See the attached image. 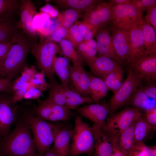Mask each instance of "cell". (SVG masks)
<instances>
[{
    "mask_svg": "<svg viewBox=\"0 0 156 156\" xmlns=\"http://www.w3.org/2000/svg\"><path fill=\"white\" fill-rule=\"evenodd\" d=\"M31 131L18 112L14 129L3 138L1 156H41L36 151Z\"/></svg>",
    "mask_w": 156,
    "mask_h": 156,
    "instance_id": "2",
    "label": "cell"
},
{
    "mask_svg": "<svg viewBox=\"0 0 156 156\" xmlns=\"http://www.w3.org/2000/svg\"><path fill=\"white\" fill-rule=\"evenodd\" d=\"M142 27L146 55L156 53V34L154 28L143 18Z\"/></svg>",
    "mask_w": 156,
    "mask_h": 156,
    "instance_id": "25",
    "label": "cell"
},
{
    "mask_svg": "<svg viewBox=\"0 0 156 156\" xmlns=\"http://www.w3.org/2000/svg\"><path fill=\"white\" fill-rule=\"evenodd\" d=\"M34 43L22 31H18L0 69V78L12 81L24 67Z\"/></svg>",
    "mask_w": 156,
    "mask_h": 156,
    "instance_id": "3",
    "label": "cell"
},
{
    "mask_svg": "<svg viewBox=\"0 0 156 156\" xmlns=\"http://www.w3.org/2000/svg\"><path fill=\"white\" fill-rule=\"evenodd\" d=\"M0 92L14 94V89L12 81L7 78H0Z\"/></svg>",
    "mask_w": 156,
    "mask_h": 156,
    "instance_id": "44",
    "label": "cell"
},
{
    "mask_svg": "<svg viewBox=\"0 0 156 156\" xmlns=\"http://www.w3.org/2000/svg\"><path fill=\"white\" fill-rule=\"evenodd\" d=\"M59 44L64 56L71 60L73 65H81L84 60L77 53L70 42L64 39L60 42Z\"/></svg>",
    "mask_w": 156,
    "mask_h": 156,
    "instance_id": "32",
    "label": "cell"
},
{
    "mask_svg": "<svg viewBox=\"0 0 156 156\" xmlns=\"http://www.w3.org/2000/svg\"><path fill=\"white\" fill-rule=\"evenodd\" d=\"M135 122L120 133L119 135L117 144L125 156H129L133 145Z\"/></svg>",
    "mask_w": 156,
    "mask_h": 156,
    "instance_id": "29",
    "label": "cell"
},
{
    "mask_svg": "<svg viewBox=\"0 0 156 156\" xmlns=\"http://www.w3.org/2000/svg\"><path fill=\"white\" fill-rule=\"evenodd\" d=\"M70 60L65 57H55L53 60L52 68L54 73L58 76L60 81V84L64 87L70 88L69 75L71 66Z\"/></svg>",
    "mask_w": 156,
    "mask_h": 156,
    "instance_id": "21",
    "label": "cell"
},
{
    "mask_svg": "<svg viewBox=\"0 0 156 156\" xmlns=\"http://www.w3.org/2000/svg\"><path fill=\"white\" fill-rule=\"evenodd\" d=\"M62 87L66 106L71 109H76L82 105L95 103L90 97L82 96L74 90Z\"/></svg>",
    "mask_w": 156,
    "mask_h": 156,
    "instance_id": "26",
    "label": "cell"
},
{
    "mask_svg": "<svg viewBox=\"0 0 156 156\" xmlns=\"http://www.w3.org/2000/svg\"><path fill=\"white\" fill-rule=\"evenodd\" d=\"M129 156H150L149 148L144 141L138 142L133 145Z\"/></svg>",
    "mask_w": 156,
    "mask_h": 156,
    "instance_id": "39",
    "label": "cell"
},
{
    "mask_svg": "<svg viewBox=\"0 0 156 156\" xmlns=\"http://www.w3.org/2000/svg\"><path fill=\"white\" fill-rule=\"evenodd\" d=\"M73 129L71 124L61 123L56 133L52 148L57 156H69Z\"/></svg>",
    "mask_w": 156,
    "mask_h": 156,
    "instance_id": "15",
    "label": "cell"
},
{
    "mask_svg": "<svg viewBox=\"0 0 156 156\" xmlns=\"http://www.w3.org/2000/svg\"><path fill=\"white\" fill-rule=\"evenodd\" d=\"M88 155V156H94V155Z\"/></svg>",
    "mask_w": 156,
    "mask_h": 156,
    "instance_id": "56",
    "label": "cell"
},
{
    "mask_svg": "<svg viewBox=\"0 0 156 156\" xmlns=\"http://www.w3.org/2000/svg\"><path fill=\"white\" fill-rule=\"evenodd\" d=\"M90 129L94 138V156H112L118 141V132L106 125L101 128L93 124Z\"/></svg>",
    "mask_w": 156,
    "mask_h": 156,
    "instance_id": "7",
    "label": "cell"
},
{
    "mask_svg": "<svg viewBox=\"0 0 156 156\" xmlns=\"http://www.w3.org/2000/svg\"><path fill=\"white\" fill-rule=\"evenodd\" d=\"M37 13L36 8L31 0H22L19 12L20 19L16 23V27L21 29L25 35L33 43L34 40L36 38V31L33 23V18Z\"/></svg>",
    "mask_w": 156,
    "mask_h": 156,
    "instance_id": "11",
    "label": "cell"
},
{
    "mask_svg": "<svg viewBox=\"0 0 156 156\" xmlns=\"http://www.w3.org/2000/svg\"><path fill=\"white\" fill-rule=\"evenodd\" d=\"M40 10L43 13L47 14L51 18L57 17L59 13L57 9L49 3L47 4L40 8Z\"/></svg>",
    "mask_w": 156,
    "mask_h": 156,
    "instance_id": "45",
    "label": "cell"
},
{
    "mask_svg": "<svg viewBox=\"0 0 156 156\" xmlns=\"http://www.w3.org/2000/svg\"><path fill=\"white\" fill-rule=\"evenodd\" d=\"M117 144L114 148L113 153L112 156H125L120 149Z\"/></svg>",
    "mask_w": 156,
    "mask_h": 156,
    "instance_id": "51",
    "label": "cell"
},
{
    "mask_svg": "<svg viewBox=\"0 0 156 156\" xmlns=\"http://www.w3.org/2000/svg\"><path fill=\"white\" fill-rule=\"evenodd\" d=\"M109 29L105 27L99 29L95 36L99 56L108 57L120 64L122 62L116 56Z\"/></svg>",
    "mask_w": 156,
    "mask_h": 156,
    "instance_id": "16",
    "label": "cell"
},
{
    "mask_svg": "<svg viewBox=\"0 0 156 156\" xmlns=\"http://www.w3.org/2000/svg\"><path fill=\"white\" fill-rule=\"evenodd\" d=\"M124 70L119 65L103 79L109 90L114 94L123 83Z\"/></svg>",
    "mask_w": 156,
    "mask_h": 156,
    "instance_id": "31",
    "label": "cell"
},
{
    "mask_svg": "<svg viewBox=\"0 0 156 156\" xmlns=\"http://www.w3.org/2000/svg\"><path fill=\"white\" fill-rule=\"evenodd\" d=\"M16 23L0 22V42L10 41L14 38L18 30Z\"/></svg>",
    "mask_w": 156,
    "mask_h": 156,
    "instance_id": "34",
    "label": "cell"
},
{
    "mask_svg": "<svg viewBox=\"0 0 156 156\" xmlns=\"http://www.w3.org/2000/svg\"><path fill=\"white\" fill-rule=\"evenodd\" d=\"M145 9L156 5V0H140Z\"/></svg>",
    "mask_w": 156,
    "mask_h": 156,
    "instance_id": "49",
    "label": "cell"
},
{
    "mask_svg": "<svg viewBox=\"0 0 156 156\" xmlns=\"http://www.w3.org/2000/svg\"><path fill=\"white\" fill-rule=\"evenodd\" d=\"M26 103L18 105L19 114L28 124L33 135V139L37 153L42 156L49 149L62 122L51 123L36 115L33 105Z\"/></svg>",
    "mask_w": 156,
    "mask_h": 156,
    "instance_id": "1",
    "label": "cell"
},
{
    "mask_svg": "<svg viewBox=\"0 0 156 156\" xmlns=\"http://www.w3.org/2000/svg\"><path fill=\"white\" fill-rule=\"evenodd\" d=\"M76 109L81 116L103 128L106 125L105 120L110 111V104L109 103L92 104L78 107Z\"/></svg>",
    "mask_w": 156,
    "mask_h": 156,
    "instance_id": "13",
    "label": "cell"
},
{
    "mask_svg": "<svg viewBox=\"0 0 156 156\" xmlns=\"http://www.w3.org/2000/svg\"><path fill=\"white\" fill-rule=\"evenodd\" d=\"M113 12V6L103 1L86 12L83 21L96 32L111 22Z\"/></svg>",
    "mask_w": 156,
    "mask_h": 156,
    "instance_id": "10",
    "label": "cell"
},
{
    "mask_svg": "<svg viewBox=\"0 0 156 156\" xmlns=\"http://www.w3.org/2000/svg\"><path fill=\"white\" fill-rule=\"evenodd\" d=\"M33 111L36 115L46 120L52 113V108L47 98L38 106L33 105Z\"/></svg>",
    "mask_w": 156,
    "mask_h": 156,
    "instance_id": "37",
    "label": "cell"
},
{
    "mask_svg": "<svg viewBox=\"0 0 156 156\" xmlns=\"http://www.w3.org/2000/svg\"><path fill=\"white\" fill-rule=\"evenodd\" d=\"M150 156H156V145L149 146Z\"/></svg>",
    "mask_w": 156,
    "mask_h": 156,
    "instance_id": "53",
    "label": "cell"
},
{
    "mask_svg": "<svg viewBox=\"0 0 156 156\" xmlns=\"http://www.w3.org/2000/svg\"><path fill=\"white\" fill-rule=\"evenodd\" d=\"M56 43L48 38L35 43L30 52L36 59L38 67L51 82L57 81L52 68L56 54L60 48Z\"/></svg>",
    "mask_w": 156,
    "mask_h": 156,
    "instance_id": "5",
    "label": "cell"
},
{
    "mask_svg": "<svg viewBox=\"0 0 156 156\" xmlns=\"http://www.w3.org/2000/svg\"><path fill=\"white\" fill-rule=\"evenodd\" d=\"M142 18V13L130 4L113 6L112 29L129 30Z\"/></svg>",
    "mask_w": 156,
    "mask_h": 156,
    "instance_id": "9",
    "label": "cell"
},
{
    "mask_svg": "<svg viewBox=\"0 0 156 156\" xmlns=\"http://www.w3.org/2000/svg\"><path fill=\"white\" fill-rule=\"evenodd\" d=\"M156 127L150 124L145 116L142 115L135 122L134 130L133 145L136 143L144 141L152 131H155Z\"/></svg>",
    "mask_w": 156,
    "mask_h": 156,
    "instance_id": "28",
    "label": "cell"
},
{
    "mask_svg": "<svg viewBox=\"0 0 156 156\" xmlns=\"http://www.w3.org/2000/svg\"><path fill=\"white\" fill-rule=\"evenodd\" d=\"M143 79L132 68H129L126 79L110 100V115L114 114L117 110L127 103L133 93L142 86Z\"/></svg>",
    "mask_w": 156,
    "mask_h": 156,
    "instance_id": "6",
    "label": "cell"
},
{
    "mask_svg": "<svg viewBox=\"0 0 156 156\" xmlns=\"http://www.w3.org/2000/svg\"><path fill=\"white\" fill-rule=\"evenodd\" d=\"M68 29L61 26L51 34L48 38L55 43L60 42L63 39H65Z\"/></svg>",
    "mask_w": 156,
    "mask_h": 156,
    "instance_id": "41",
    "label": "cell"
},
{
    "mask_svg": "<svg viewBox=\"0 0 156 156\" xmlns=\"http://www.w3.org/2000/svg\"><path fill=\"white\" fill-rule=\"evenodd\" d=\"M69 79L75 90L83 96H88L90 95V74L85 70L81 65H73L71 66Z\"/></svg>",
    "mask_w": 156,
    "mask_h": 156,
    "instance_id": "17",
    "label": "cell"
},
{
    "mask_svg": "<svg viewBox=\"0 0 156 156\" xmlns=\"http://www.w3.org/2000/svg\"><path fill=\"white\" fill-rule=\"evenodd\" d=\"M140 109L127 107L107 119L106 125L120 133L135 123L142 115Z\"/></svg>",
    "mask_w": 156,
    "mask_h": 156,
    "instance_id": "12",
    "label": "cell"
},
{
    "mask_svg": "<svg viewBox=\"0 0 156 156\" xmlns=\"http://www.w3.org/2000/svg\"><path fill=\"white\" fill-rule=\"evenodd\" d=\"M141 88L148 96L156 99V87L155 85H149L145 86H140Z\"/></svg>",
    "mask_w": 156,
    "mask_h": 156,
    "instance_id": "47",
    "label": "cell"
},
{
    "mask_svg": "<svg viewBox=\"0 0 156 156\" xmlns=\"http://www.w3.org/2000/svg\"><path fill=\"white\" fill-rule=\"evenodd\" d=\"M49 88L48 97L57 104L66 106V102L62 86L57 81L52 82H51Z\"/></svg>",
    "mask_w": 156,
    "mask_h": 156,
    "instance_id": "35",
    "label": "cell"
},
{
    "mask_svg": "<svg viewBox=\"0 0 156 156\" xmlns=\"http://www.w3.org/2000/svg\"><path fill=\"white\" fill-rule=\"evenodd\" d=\"M82 12L72 9L67 10L59 13L57 19L62 26L68 29L77 22Z\"/></svg>",
    "mask_w": 156,
    "mask_h": 156,
    "instance_id": "33",
    "label": "cell"
},
{
    "mask_svg": "<svg viewBox=\"0 0 156 156\" xmlns=\"http://www.w3.org/2000/svg\"><path fill=\"white\" fill-rule=\"evenodd\" d=\"M86 62L92 72L102 79L120 65L118 63L104 56H96Z\"/></svg>",
    "mask_w": 156,
    "mask_h": 156,
    "instance_id": "20",
    "label": "cell"
},
{
    "mask_svg": "<svg viewBox=\"0 0 156 156\" xmlns=\"http://www.w3.org/2000/svg\"><path fill=\"white\" fill-rule=\"evenodd\" d=\"M145 112V116L148 122L151 125L156 127V108Z\"/></svg>",
    "mask_w": 156,
    "mask_h": 156,
    "instance_id": "46",
    "label": "cell"
},
{
    "mask_svg": "<svg viewBox=\"0 0 156 156\" xmlns=\"http://www.w3.org/2000/svg\"><path fill=\"white\" fill-rule=\"evenodd\" d=\"M88 46L92 48L97 49V44L96 42L93 39L88 41H85Z\"/></svg>",
    "mask_w": 156,
    "mask_h": 156,
    "instance_id": "52",
    "label": "cell"
},
{
    "mask_svg": "<svg viewBox=\"0 0 156 156\" xmlns=\"http://www.w3.org/2000/svg\"><path fill=\"white\" fill-rule=\"evenodd\" d=\"M144 19L148 23L153 26L156 31V5L147 9V14Z\"/></svg>",
    "mask_w": 156,
    "mask_h": 156,
    "instance_id": "43",
    "label": "cell"
},
{
    "mask_svg": "<svg viewBox=\"0 0 156 156\" xmlns=\"http://www.w3.org/2000/svg\"><path fill=\"white\" fill-rule=\"evenodd\" d=\"M42 156H57L54 152L52 148L46 152Z\"/></svg>",
    "mask_w": 156,
    "mask_h": 156,
    "instance_id": "54",
    "label": "cell"
},
{
    "mask_svg": "<svg viewBox=\"0 0 156 156\" xmlns=\"http://www.w3.org/2000/svg\"><path fill=\"white\" fill-rule=\"evenodd\" d=\"M65 39L70 42L75 49L84 41L76 23L68 29L67 35Z\"/></svg>",
    "mask_w": 156,
    "mask_h": 156,
    "instance_id": "36",
    "label": "cell"
},
{
    "mask_svg": "<svg viewBox=\"0 0 156 156\" xmlns=\"http://www.w3.org/2000/svg\"><path fill=\"white\" fill-rule=\"evenodd\" d=\"M14 94L0 92V137L2 138L9 133L18 118V105L13 102Z\"/></svg>",
    "mask_w": 156,
    "mask_h": 156,
    "instance_id": "8",
    "label": "cell"
},
{
    "mask_svg": "<svg viewBox=\"0 0 156 156\" xmlns=\"http://www.w3.org/2000/svg\"><path fill=\"white\" fill-rule=\"evenodd\" d=\"M90 74V97L95 103H99L102 99L107 96L109 90L103 79Z\"/></svg>",
    "mask_w": 156,
    "mask_h": 156,
    "instance_id": "27",
    "label": "cell"
},
{
    "mask_svg": "<svg viewBox=\"0 0 156 156\" xmlns=\"http://www.w3.org/2000/svg\"><path fill=\"white\" fill-rule=\"evenodd\" d=\"M79 54L86 62L92 59L97 53V49L88 46L84 41L76 48Z\"/></svg>",
    "mask_w": 156,
    "mask_h": 156,
    "instance_id": "38",
    "label": "cell"
},
{
    "mask_svg": "<svg viewBox=\"0 0 156 156\" xmlns=\"http://www.w3.org/2000/svg\"><path fill=\"white\" fill-rule=\"evenodd\" d=\"M131 1V0H111L109 2L113 6H115L118 5L130 4Z\"/></svg>",
    "mask_w": 156,
    "mask_h": 156,
    "instance_id": "50",
    "label": "cell"
},
{
    "mask_svg": "<svg viewBox=\"0 0 156 156\" xmlns=\"http://www.w3.org/2000/svg\"><path fill=\"white\" fill-rule=\"evenodd\" d=\"M3 138L0 137V156H1V148L3 142Z\"/></svg>",
    "mask_w": 156,
    "mask_h": 156,
    "instance_id": "55",
    "label": "cell"
},
{
    "mask_svg": "<svg viewBox=\"0 0 156 156\" xmlns=\"http://www.w3.org/2000/svg\"><path fill=\"white\" fill-rule=\"evenodd\" d=\"M15 38L10 41L0 42V69L3 64Z\"/></svg>",
    "mask_w": 156,
    "mask_h": 156,
    "instance_id": "42",
    "label": "cell"
},
{
    "mask_svg": "<svg viewBox=\"0 0 156 156\" xmlns=\"http://www.w3.org/2000/svg\"><path fill=\"white\" fill-rule=\"evenodd\" d=\"M76 23L84 41H88L93 39L96 32L91 27L83 21H77Z\"/></svg>",
    "mask_w": 156,
    "mask_h": 156,
    "instance_id": "40",
    "label": "cell"
},
{
    "mask_svg": "<svg viewBox=\"0 0 156 156\" xmlns=\"http://www.w3.org/2000/svg\"><path fill=\"white\" fill-rule=\"evenodd\" d=\"M129 30L115 29L112 37L116 55L122 62L129 61L130 55V47Z\"/></svg>",
    "mask_w": 156,
    "mask_h": 156,
    "instance_id": "19",
    "label": "cell"
},
{
    "mask_svg": "<svg viewBox=\"0 0 156 156\" xmlns=\"http://www.w3.org/2000/svg\"><path fill=\"white\" fill-rule=\"evenodd\" d=\"M142 18L135 23L129 30L130 55L128 62L129 63L138 57L146 55L142 27Z\"/></svg>",
    "mask_w": 156,
    "mask_h": 156,
    "instance_id": "18",
    "label": "cell"
},
{
    "mask_svg": "<svg viewBox=\"0 0 156 156\" xmlns=\"http://www.w3.org/2000/svg\"><path fill=\"white\" fill-rule=\"evenodd\" d=\"M52 1L59 7L72 9L85 12L103 1L99 0H55Z\"/></svg>",
    "mask_w": 156,
    "mask_h": 156,
    "instance_id": "24",
    "label": "cell"
},
{
    "mask_svg": "<svg viewBox=\"0 0 156 156\" xmlns=\"http://www.w3.org/2000/svg\"><path fill=\"white\" fill-rule=\"evenodd\" d=\"M51 106L52 113L47 121L53 122L66 121L74 116V113L66 106H62L55 103L47 97Z\"/></svg>",
    "mask_w": 156,
    "mask_h": 156,
    "instance_id": "30",
    "label": "cell"
},
{
    "mask_svg": "<svg viewBox=\"0 0 156 156\" xmlns=\"http://www.w3.org/2000/svg\"><path fill=\"white\" fill-rule=\"evenodd\" d=\"M72 131L70 156H77L83 154L88 155L94 151V143L90 127L83 121L78 114L75 118Z\"/></svg>",
    "mask_w": 156,
    "mask_h": 156,
    "instance_id": "4",
    "label": "cell"
},
{
    "mask_svg": "<svg viewBox=\"0 0 156 156\" xmlns=\"http://www.w3.org/2000/svg\"><path fill=\"white\" fill-rule=\"evenodd\" d=\"M0 0V22H15L19 12L22 0Z\"/></svg>",
    "mask_w": 156,
    "mask_h": 156,
    "instance_id": "23",
    "label": "cell"
},
{
    "mask_svg": "<svg viewBox=\"0 0 156 156\" xmlns=\"http://www.w3.org/2000/svg\"><path fill=\"white\" fill-rule=\"evenodd\" d=\"M130 64L131 67L148 81L156 77V53L142 55L135 58Z\"/></svg>",
    "mask_w": 156,
    "mask_h": 156,
    "instance_id": "14",
    "label": "cell"
},
{
    "mask_svg": "<svg viewBox=\"0 0 156 156\" xmlns=\"http://www.w3.org/2000/svg\"><path fill=\"white\" fill-rule=\"evenodd\" d=\"M127 102L133 107L145 112L156 108V99L147 95L140 86L133 93Z\"/></svg>",
    "mask_w": 156,
    "mask_h": 156,
    "instance_id": "22",
    "label": "cell"
},
{
    "mask_svg": "<svg viewBox=\"0 0 156 156\" xmlns=\"http://www.w3.org/2000/svg\"><path fill=\"white\" fill-rule=\"evenodd\" d=\"M130 4L135 7L142 13L145 10L140 0H132Z\"/></svg>",
    "mask_w": 156,
    "mask_h": 156,
    "instance_id": "48",
    "label": "cell"
}]
</instances>
